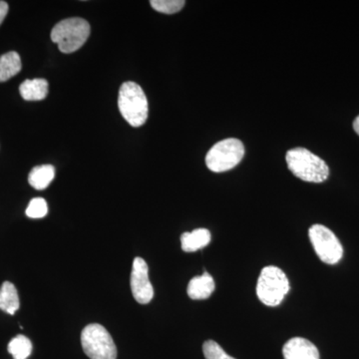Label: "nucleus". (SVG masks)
<instances>
[{
	"instance_id": "39448f33",
	"label": "nucleus",
	"mask_w": 359,
	"mask_h": 359,
	"mask_svg": "<svg viewBox=\"0 0 359 359\" xmlns=\"http://www.w3.org/2000/svg\"><path fill=\"white\" fill-rule=\"evenodd\" d=\"M245 156V146L236 138L224 139L215 144L205 156V165L215 173H222L240 164Z\"/></svg>"
},
{
	"instance_id": "dca6fc26",
	"label": "nucleus",
	"mask_w": 359,
	"mask_h": 359,
	"mask_svg": "<svg viewBox=\"0 0 359 359\" xmlns=\"http://www.w3.org/2000/svg\"><path fill=\"white\" fill-rule=\"evenodd\" d=\"M7 349L14 359H27L32 353V344L25 335L20 334L11 340Z\"/></svg>"
},
{
	"instance_id": "20e7f679",
	"label": "nucleus",
	"mask_w": 359,
	"mask_h": 359,
	"mask_svg": "<svg viewBox=\"0 0 359 359\" xmlns=\"http://www.w3.org/2000/svg\"><path fill=\"white\" fill-rule=\"evenodd\" d=\"M289 292V278L282 269L273 266L262 269L257 280V294L264 304L278 306Z\"/></svg>"
},
{
	"instance_id": "aec40b11",
	"label": "nucleus",
	"mask_w": 359,
	"mask_h": 359,
	"mask_svg": "<svg viewBox=\"0 0 359 359\" xmlns=\"http://www.w3.org/2000/svg\"><path fill=\"white\" fill-rule=\"evenodd\" d=\"M9 6L6 1H0V25L6 20L7 13H8Z\"/></svg>"
},
{
	"instance_id": "6ab92c4d",
	"label": "nucleus",
	"mask_w": 359,
	"mask_h": 359,
	"mask_svg": "<svg viewBox=\"0 0 359 359\" xmlns=\"http://www.w3.org/2000/svg\"><path fill=\"white\" fill-rule=\"evenodd\" d=\"M205 359H236L229 355L214 340H207L203 346Z\"/></svg>"
},
{
	"instance_id": "9d476101",
	"label": "nucleus",
	"mask_w": 359,
	"mask_h": 359,
	"mask_svg": "<svg viewBox=\"0 0 359 359\" xmlns=\"http://www.w3.org/2000/svg\"><path fill=\"white\" fill-rule=\"evenodd\" d=\"M215 289H216V285H215L214 278L209 273L205 271L202 276H195L190 280L187 292L190 299L201 301V299H209Z\"/></svg>"
},
{
	"instance_id": "9b49d317",
	"label": "nucleus",
	"mask_w": 359,
	"mask_h": 359,
	"mask_svg": "<svg viewBox=\"0 0 359 359\" xmlns=\"http://www.w3.org/2000/svg\"><path fill=\"white\" fill-rule=\"evenodd\" d=\"M211 242V233L207 229L184 233L181 236L182 250L186 252H194L204 249Z\"/></svg>"
},
{
	"instance_id": "ddd939ff",
	"label": "nucleus",
	"mask_w": 359,
	"mask_h": 359,
	"mask_svg": "<svg viewBox=\"0 0 359 359\" xmlns=\"http://www.w3.org/2000/svg\"><path fill=\"white\" fill-rule=\"evenodd\" d=\"M20 302L18 290L13 283L4 282L0 287V309L13 316L20 309Z\"/></svg>"
},
{
	"instance_id": "6e6552de",
	"label": "nucleus",
	"mask_w": 359,
	"mask_h": 359,
	"mask_svg": "<svg viewBox=\"0 0 359 359\" xmlns=\"http://www.w3.org/2000/svg\"><path fill=\"white\" fill-rule=\"evenodd\" d=\"M148 273L147 263L142 257H135L130 283L135 301L141 304H149L154 297V289Z\"/></svg>"
},
{
	"instance_id": "2eb2a0df",
	"label": "nucleus",
	"mask_w": 359,
	"mask_h": 359,
	"mask_svg": "<svg viewBox=\"0 0 359 359\" xmlns=\"http://www.w3.org/2000/svg\"><path fill=\"white\" fill-rule=\"evenodd\" d=\"M55 177V168L52 165H41L33 168L28 176L29 185L36 190H44L50 185Z\"/></svg>"
},
{
	"instance_id": "412c9836",
	"label": "nucleus",
	"mask_w": 359,
	"mask_h": 359,
	"mask_svg": "<svg viewBox=\"0 0 359 359\" xmlns=\"http://www.w3.org/2000/svg\"><path fill=\"white\" fill-rule=\"evenodd\" d=\"M353 129H354V131H355L356 133H358V135H359V115L358 116V117H356V119L354 120Z\"/></svg>"
},
{
	"instance_id": "4468645a",
	"label": "nucleus",
	"mask_w": 359,
	"mask_h": 359,
	"mask_svg": "<svg viewBox=\"0 0 359 359\" xmlns=\"http://www.w3.org/2000/svg\"><path fill=\"white\" fill-rule=\"evenodd\" d=\"M22 65L20 54L15 51L7 52L0 56V82H6L20 72Z\"/></svg>"
},
{
	"instance_id": "a211bd4d",
	"label": "nucleus",
	"mask_w": 359,
	"mask_h": 359,
	"mask_svg": "<svg viewBox=\"0 0 359 359\" xmlns=\"http://www.w3.org/2000/svg\"><path fill=\"white\" fill-rule=\"evenodd\" d=\"M25 212L28 218H44L48 212V205H47L46 201L43 198H34V199L30 201Z\"/></svg>"
},
{
	"instance_id": "f8f14e48",
	"label": "nucleus",
	"mask_w": 359,
	"mask_h": 359,
	"mask_svg": "<svg viewBox=\"0 0 359 359\" xmlns=\"http://www.w3.org/2000/svg\"><path fill=\"white\" fill-rule=\"evenodd\" d=\"M20 95L26 101H41L48 95V82L42 78L27 79L20 84Z\"/></svg>"
},
{
	"instance_id": "f257e3e1",
	"label": "nucleus",
	"mask_w": 359,
	"mask_h": 359,
	"mask_svg": "<svg viewBox=\"0 0 359 359\" xmlns=\"http://www.w3.org/2000/svg\"><path fill=\"white\" fill-rule=\"evenodd\" d=\"M287 167L297 178L309 183H323L330 176V168L318 156L306 148H294L287 151Z\"/></svg>"
},
{
	"instance_id": "7ed1b4c3",
	"label": "nucleus",
	"mask_w": 359,
	"mask_h": 359,
	"mask_svg": "<svg viewBox=\"0 0 359 359\" xmlns=\"http://www.w3.org/2000/svg\"><path fill=\"white\" fill-rule=\"evenodd\" d=\"M90 32V25L83 18H67L54 26L51 40L58 45L59 50L63 53H73L83 46L88 39Z\"/></svg>"
},
{
	"instance_id": "1a4fd4ad",
	"label": "nucleus",
	"mask_w": 359,
	"mask_h": 359,
	"mask_svg": "<svg viewBox=\"0 0 359 359\" xmlns=\"http://www.w3.org/2000/svg\"><path fill=\"white\" fill-rule=\"evenodd\" d=\"M285 359H320L318 349L313 342L302 337L290 339L283 348Z\"/></svg>"
},
{
	"instance_id": "0eeeda50",
	"label": "nucleus",
	"mask_w": 359,
	"mask_h": 359,
	"mask_svg": "<svg viewBox=\"0 0 359 359\" xmlns=\"http://www.w3.org/2000/svg\"><path fill=\"white\" fill-rule=\"evenodd\" d=\"M309 236L321 262L327 264L339 263L344 256V248L330 229L323 224H313L309 229Z\"/></svg>"
},
{
	"instance_id": "423d86ee",
	"label": "nucleus",
	"mask_w": 359,
	"mask_h": 359,
	"mask_svg": "<svg viewBox=\"0 0 359 359\" xmlns=\"http://www.w3.org/2000/svg\"><path fill=\"white\" fill-rule=\"evenodd\" d=\"M81 344L90 359H116L117 347L105 327L91 323L82 330Z\"/></svg>"
},
{
	"instance_id": "f3484780",
	"label": "nucleus",
	"mask_w": 359,
	"mask_h": 359,
	"mask_svg": "<svg viewBox=\"0 0 359 359\" xmlns=\"http://www.w3.org/2000/svg\"><path fill=\"white\" fill-rule=\"evenodd\" d=\"M150 4L158 13L174 14L182 11L186 2L184 0H152Z\"/></svg>"
},
{
	"instance_id": "f03ea898",
	"label": "nucleus",
	"mask_w": 359,
	"mask_h": 359,
	"mask_svg": "<svg viewBox=\"0 0 359 359\" xmlns=\"http://www.w3.org/2000/svg\"><path fill=\"white\" fill-rule=\"evenodd\" d=\"M118 107L125 120L132 127H141L148 119L147 97L135 82H125L119 90Z\"/></svg>"
}]
</instances>
